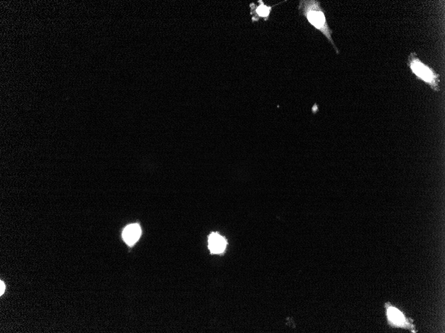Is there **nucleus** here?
I'll use <instances>...</instances> for the list:
<instances>
[{
  "label": "nucleus",
  "mask_w": 445,
  "mask_h": 333,
  "mask_svg": "<svg viewBox=\"0 0 445 333\" xmlns=\"http://www.w3.org/2000/svg\"><path fill=\"white\" fill-rule=\"evenodd\" d=\"M299 14L303 15L316 29L322 33L329 42L334 47L336 55L340 54L332 38L333 31L327 21L324 9L321 6L320 1L316 0H301L298 5Z\"/></svg>",
  "instance_id": "nucleus-1"
},
{
  "label": "nucleus",
  "mask_w": 445,
  "mask_h": 333,
  "mask_svg": "<svg viewBox=\"0 0 445 333\" xmlns=\"http://www.w3.org/2000/svg\"><path fill=\"white\" fill-rule=\"evenodd\" d=\"M407 65L417 79L428 84L435 91H440V76L432 68L424 64L416 52L413 51L409 55Z\"/></svg>",
  "instance_id": "nucleus-2"
},
{
  "label": "nucleus",
  "mask_w": 445,
  "mask_h": 333,
  "mask_svg": "<svg viewBox=\"0 0 445 333\" xmlns=\"http://www.w3.org/2000/svg\"><path fill=\"white\" fill-rule=\"evenodd\" d=\"M258 2L259 5H256L255 3H251L250 7H251V14L253 15L252 20L253 22L258 21L260 19L263 18L264 21L268 20L270 13L273 7L275 6H267L264 3L262 0H259Z\"/></svg>",
  "instance_id": "nucleus-3"
},
{
  "label": "nucleus",
  "mask_w": 445,
  "mask_h": 333,
  "mask_svg": "<svg viewBox=\"0 0 445 333\" xmlns=\"http://www.w3.org/2000/svg\"><path fill=\"white\" fill-rule=\"evenodd\" d=\"M141 230L137 224H131L124 229L122 237L125 243L129 246H133L140 238Z\"/></svg>",
  "instance_id": "nucleus-4"
},
{
  "label": "nucleus",
  "mask_w": 445,
  "mask_h": 333,
  "mask_svg": "<svg viewBox=\"0 0 445 333\" xmlns=\"http://www.w3.org/2000/svg\"><path fill=\"white\" fill-rule=\"evenodd\" d=\"M209 249L213 253H220L224 251L227 246V241L218 233H212L209 236Z\"/></svg>",
  "instance_id": "nucleus-5"
},
{
  "label": "nucleus",
  "mask_w": 445,
  "mask_h": 333,
  "mask_svg": "<svg viewBox=\"0 0 445 333\" xmlns=\"http://www.w3.org/2000/svg\"><path fill=\"white\" fill-rule=\"evenodd\" d=\"M387 314L389 319L393 324L398 326H405L407 321L405 320L404 315L397 309L394 307H389L387 309Z\"/></svg>",
  "instance_id": "nucleus-6"
},
{
  "label": "nucleus",
  "mask_w": 445,
  "mask_h": 333,
  "mask_svg": "<svg viewBox=\"0 0 445 333\" xmlns=\"http://www.w3.org/2000/svg\"><path fill=\"white\" fill-rule=\"evenodd\" d=\"M5 291V285L3 283V281H1L0 282V295H3V292Z\"/></svg>",
  "instance_id": "nucleus-7"
}]
</instances>
